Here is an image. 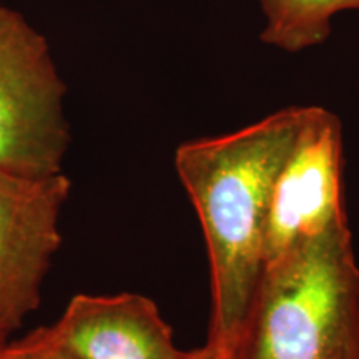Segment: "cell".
I'll use <instances>...</instances> for the list:
<instances>
[{"instance_id": "1", "label": "cell", "mask_w": 359, "mask_h": 359, "mask_svg": "<svg viewBox=\"0 0 359 359\" xmlns=\"http://www.w3.org/2000/svg\"><path fill=\"white\" fill-rule=\"evenodd\" d=\"M291 107L235 133L183 143L175 168L203 228L212 283L206 343L226 356L264 271L276 177L304 122Z\"/></svg>"}, {"instance_id": "2", "label": "cell", "mask_w": 359, "mask_h": 359, "mask_svg": "<svg viewBox=\"0 0 359 359\" xmlns=\"http://www.w3.org/2000/svg\"><path fill=\"white\" fill-rule=\"evenodd\" d=\"M226 359H359V266L348 223L264 266Z\"/></svg>"}, {"instance_id": "3", "label": "cell", "mask_w": 359, "mask_h": 359, "mask_svg": "<svg viewBox=\"0 0 359 359\" xmlns=\"http://www.w3.org/2000/svg\"><path fill=\"white\" fill-rule=\"evenodd\" d=\"M65 93L47 39L20 12L0 6V172L64 173Z\"/></svg>"}, {"instance_id": "4", "label": "cell", "mask_w": 359, "mask_h": 359, "mask_svg": "<svg viewBox=\"0 0 359 359\" xmlns=\"http://www.w3.org/2000/svg\"><path fill=\"white\" fill-rule=\"evenodd\" d=\"M72 183L0 172V346L40 304V290L62 245L60 215Z\"/></svg>"}, {"instance_id": "5", "label": "cell", "mask_w": 359, "mask_h": 359, "mask_svg": "<svg viewBox=\"0 0 359 359\" xmlns=\"http://www.w3.org/2000/svg\"><path fill=\"white\" fill-rule=\"evenodd\" d=\"M343 130L334 114L306 107L269 203L264 266L303 241L348 223L341 196Z\"/></svg>"}, {"instance_id": "6", "label": "cell", "mask_w": 359, "mask_h": 359, "mask_svg": "<svg viewBox=\"0 0 359 359\" xmlns=\"http://www.w3.org/2000/svg\"><path fill=\"white\" fill-rule=\"evenodd\" d=\"M77 359H183L160 309L137 293L77 294L52 326Z\"/></svg>"}, {"instance_id": "7", "label": "cell", "mask_w": 359, "mask_h": 359, "mask_svg": "<svg viewBox=\"0 0 359 359\" xmlns=\"http://www.w3.org/2000/svg\"><path fill=\"white\" fill-rule=\"evenodd\" d=\"M262 7L266 17L263 42L296 53L325 42L331 17L359 8V0H262Z\"/></svg>"}, {"instance_id": "8", "label": "cell", "mask_w": 359, "mask_h": 359, "mask_svg": "<svg viewBox=\"0 0 359 359\" xmlns=\"http://www.w3.org/2000/svg\"><path fill=\"white\" fill-rule=\"evenodd\" d=\"M0 359H77L58 341L52 326L35 330L24 339L0 346Z\"/></svg>"}, {"instance_id": "9", "label": "cell", "mask_w": 359, "mask_h": 359, "mask_svg": "<svg viewBox=\"0 0 359 359\" xmlns=\"http://www.w3.org/2000/svg\"><path fill=\"white\" fill-rule=\"evenodd\" d=\"M183 359H226V356L212 344L206 343L203 348L193 349V351H187V356Z\"/></svg>"}]
</instances>
